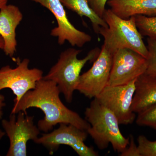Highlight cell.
Masks as SVG:
<instances>
[{
    "label": "cell",
    "instance_id": "obj_1",
    "mask_svg": "<svg viewBox=\"0 0 156 156\" xmlns=\"http://www.w3.org/2000/svg\"><path fill=\"white\" fill-rule=\"evenodd\" d=\"M60 93L55 82L42 79L37 82L34 89L27 92L18 102L14 103L11 114H17L20 111L27 112L30 108H36L45 115L37 123L41 131L47 133L57 124L64 123L87 131L90 124L77 113L64 105L59 97Z\"/></svg>",
    "mask_w": 156,
    "mask_h": 156
},
{
    "label": "cell",
    "instance_id": "obj_2",
    "mask_svg": "<svg viewBox=\"0 0 156 156\" xmlns=\"http://www.w3.org/2000/svg\"><path fill=\"white\" fill-rule=\"evenodd\" d=\"M85 115L90 125L87 132L99 149H105L111 144L114 151L121 153L128 146L130 137L126 138L121 133L117 117L96 98L86 109Z\"/></svg>",
    "mask_w": 156,
    "mask_h": 156
},
{
    "label": "cell",
    "instance_id": "obj_3",
    "mask_svg": "<svg viewBox=\"0 0 156 156\" xmlns=\"http://www.w3.org/2000/svg\"><path fill=\"white\" fill-rule=\"evenodd\" d=\"M102 18L108 27H101L98 34L103 37V44L108 50L114 54L119 49L128 48L147 59L148 50L136 27L134 16L123 19L108 9Z\"/></svg>",
    "mask_w": 156,
    "mask_h": 156
},
{
    "label": "cell",
    "instance_id": "obj_4",
    "mask_svg": "<svg viewBox=\"0 0 156 156\" xmlns=\"http://www.w3.org/2000/svg\"><path fill=\"white\" fill-rule=\"evenodd\" d=\"M100 50L99 48H94L83 58L79 59L78 56L81 50L73 48L66 49L61 53L58 61L43 79L55 82L66 101L71 103L82 69L88 62L95 61Z\"/></svg>",
    "mask_w": 156,
    "mask_h": 156
},
{
    "label": "cell",
    "instance_id": "obj_5",
    "mask_svg": "<svg viewBox=\"0 0 156 156\" xmlns=\"http://www.w3.org/2000/svg\"><path fill=\"white\" fill-rule=\"evenodd\" d=\"M11 114L9 120L3 119L2 125L10 141L7 156H27V144L30 140L34 142L39 137L40 130L34 124L33 116L20 111Z\"/></svg>",
    "mask_w": 156,
    "mask_h": 156
},
{
    "label": "cell",
    "instance_id": "obj_6",
    "mask_svg": "<svg viewBox=\"0 0 156 156\" xmlns=\"http://www.w3.org/2000/svg\"><path fill=\"white\" fill-rule=\"evenodd\" d=\"M87 131L70 124L61 123L59 128L50 133L42 134L35 141L41 144L52 154L61 145L69 146L80 156H98V153L92 147L87 146L85 141L87 138Z\"/></svg>",
    "mask_w": 156,
    "mask_h": 156
},
{
    "label": "cell",
    "instance_id": "obj_7",
    "mask_svg": "<svg viewBox=\"0 0 156 156\" xmlns=\"http://www.w3.org/2000/svg\"><path fill=\"white\" fill-rule=\"evenodd\" d=\"M136 80L125 85H107L95 98L114 114L120 125L132 124L136 118L135 113L132 109V104L136 89Z\"/></svg>",
    "mask_w": 156,
    "mask_h": 156
},
{
    "label": "cell",
    "instance_id": "obj_8",
    "mask_svg": "<svg viewBox=\"0 0 156 156\" xmlns=\"http://www.w3.org/2000/svg\"><path fill=\"white\" fill-rule=\"evenodd\" d=\"M29 59L24 58L18 61L14 68L8 65L0 69V91L11 89L16 96L14 103L18 102L27 92L34 89L37 82L43 79V71L29 69Z\"/></svg>",
    "mask_w": 156,
    "mask_h": 156
},
{
    "label": "cell",
    "instance_id": "obj_9",
    "mask_svg": "<svg viewBox=\"0 0 156 156\" xmlns=\"http://www.w3.org/2000/svg\"><path fill=\"white\" fill-rule=\"evenodd\" d=\"M113 53L103 44L92 67L80 75L76 90L88 98H95L107 86Z\"/></svg>",
    "mask_w": 156,
    "mask_h": 156
},
{
    "label": "cell",
    "instance_id": "obj_10",
    "mask_svg": "<svg viewBox=\"0 0 156 156\" xmlns=\"http://www.w3.org/2000/svg\"><path fill=\"white\" fill-rule=\"evenodd\" d=\"M147 59L134 50L122 48L113 54L108 86L125 85L145 73Z\"/></svg>",
    "mask_w": 156,
    "mask_h": 156
},
{
    "label": "cell",
    "instance_id": "obj_11",
    "mask_svg": "<svg viewBox=\"0 0 156 156\" xmlns=\"http://www.w3.org/2000/svg\"><path fill=\"white\" fill-rule=\"evenodd\" d=\"M31 1L44 6L54 15L58 26L52 30L50 35L57 38L59 45H63L66 41L73 47L82 48L92 41L91 35L79 30L71 23L68 18L64 6L60 0Z\"/></svg>",
    "mask_w": 156,
    "mask_h": 156
},
{
    "label": "cell",
    "instance_id": "obj_12",
    "mask_svg": "<svg viewBox=\"0 0 156 156\" xmlns=\"http://www.w3.org/2000/svg\"><path fill=\"white\" fill-rule=\"evenodd\" d=\"M23 15L17 6L6 5L0 9V35L4 40L5 54L13 58L17 50L16 30Z\"/></svg>",
    "mask_w": 156,
    "mask_h": 156
},
{
    "label": "cell",
    "instance_id": "obj_13",
    "mask_svg": "<svg viewBox=\"0 0 156 156\" xmlns=\"http://www.w3.org/2000/svg\"><path fill=\"white\" fill-rule=\"evenodd\" d=\"M107 4L113 13L123 19L137 15L156 16V0H108Z\"/></svg>",
    "mask_w": 156,
    "mask_h": 156
},
{
    "label": "cell",
    "instance_id": "obj_14",
    "mask_svg": "<svg viewBox=\"0 0 156 156\" xmlns=\"http://www.w3.org/2000/svg\"><path fill=\"white\" fill-rule=\"evenodd\" d=\"M132 109L139 113L156 103V78L143 74L136 79Z\"/></svg>",
    "mask_w": 156,
    "mask_h": 156
},
{
    "label": "cell",
    "instance_id": "obj_15",
    "mask_svg": "<svg viewBox=\"0 0 156 156\" xmlns=\"http://www.w3.org/2000/svg\"><path fill=\"white\" fill-rule=\"evenodd\" d=\"M63 5L75 12L81 17L89 18L92 23L93 30L98 34L101 27L108 25L103 18L101 17L89 6L88 0H60Z\"/></svg>",
    "mask_w": 156,
    "mask_h": 156
},
{
    "label": "cell",
    "instance_id": "obj_16",
    "mask_svg": "<svg viewBox=\"0 0 156 156\" xmlns=\"http://www.w3.org/2000/svg\"><path fill=\"white\" fill-rule=\"evenodd\" d=\"M136 27L142 36L156 40V16H134Z\"/></svg>",
    "mask_w": 156,
    "mask_h": 156
},
{
    "label": "cell",
    "instance_id": "obj_17",
    "mask_svg": "<svg viewBox=\"0 0 156 156\" xmlns=\"http://www.w3.org/2000/svg\"><path fill=\"white\" fill-rule=\"evenodd\" d=\"M136 123L138 126H147L156 130V103L137 114Z\"/></svg>",
    "mask_w": 156,
    "mask_h": 156
},
{
    "label": "cell",
    "instance_id": "obj_18",
    "mask_svg": "<svg viewBox=\"0 0 156 156\" xmlns=\"http://www.w3.org/2000/svg\"><path fill=\"white\" fill-rule=\"evenodd\" d=\"M147 48L148 56L147 67L144 73L156 78V40L148 38Z\"/></svg>",
    "mask_w": 156,
    "mask_h": 156
},
{
    "label": "cell",
    "instance_id": "obj_19",
    "mask_svg": "<svg viewBox=\"0 0 156 156\" xmlns=\"http://www.w3.org/2000/svg\"><path fill=\"white\" fill-rule=\"evenodd\" d=\"M140 156H156V140L152 141L144 136L140 135L137 139Z\"/></svg>",
    "mask_w": 156,
    "mask_h": 156
},
{
    "label": "cell",
    "instance_id": "obj_20",
    "mask_svg": "<svg viewBox=\"0 0 156 156\" xmlns=\"http://www.w3.org/2000/svg\"><path fill=\"white\" fill-rule=\"evenodd\" d=\"M89 6L101 17L102 18L108 0H88Z\"/></svg>",
    "mask_w": 156,
    "mask_h": 156
},
{
    "label": "cell",
    "instance_id": "obj_21",
    "mask_svg": "<svg viewBox=\"0 0 156 156\" xmlns=\"http://www.w3.org/2000/svg\"><path fill=\"white\" fill-rule=\"evenodd\" d=\"M130 141L128 146L123 152L121 153L120 155L122 156H140L138 151L137 146L134 141V136L130 135Z\"/></svg>",
    "mask_w": 156,
    "mask_h": 156
},
{
    "label": "cell",
    "instance_id": "obj_22",
    "mask_svg": "<svg viewBox=\"0 0 156 156\" xmlns=\"http://www.w3.org/2000/svg\"><path fill=\"white\" fill-rule=\"evenodd\" d=\"M5 98L4 95L0 94V119L2 118L3 112V108L5 106Z\"/></svg>",
    "mask_w": 156,
    "mask_h": 156
},
{
    "label": "cell",
    "instance_id": "obj_23",
    "mask_svg": "<svg viewBox=\"0 0 156 156\" xmlns=\"http://www.w3.org/2000/svg\"><path fill=\"white\" fill-rule=\"evenodd\" d=\"M8 0H0V9L4 6L7 5Z\"/></svg>",
    "mask_w": 156,
    "mask_h": 156
},
{
    "label": "cell",
    "instance_id": "obj_24",
    "mask_svg": "<svg viewBox=\"0 0 156 156\" xmlns=\"http://www.w3.org/2000/svg\"><path fill=\"white\" fill-rule=\"evenodd\" d=\"M4 48V40L2 36L0 35V49L3 50Z\"/></svg>",
    "mask_w": 156,
    "mask_h": 156
},
{
    "label": "cell",
    "instance_id": "obj_25",
    "mask_svg": "<svg viewBox=\"0 0 156 156\" xmlns=\"http://www.w3.org/2000/svg\"><path fill=\"white\" fill-rule=\"evenodd\" d=\"M5 134V131H2V130L0 128V140L4 137Z\"/></svg>",
    "mask_w": 156,
    "mask_h": 156
}]
</instances>
